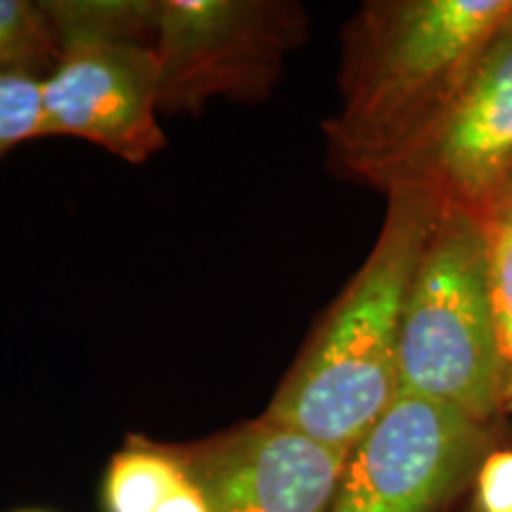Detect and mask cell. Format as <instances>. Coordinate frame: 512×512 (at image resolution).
Here are the masks:
<instances>
[{
	"instance_id": "obj_1",
	"label": "cell",
	"mask_w": 512,
	"mask_h": 512,
	"mask_svg": "<svg viewBox=\"0 0 512 512\" xmlns=\"http://www.w3.org/2000/svg\"><path fill=\"white\" fill-rule=\"evenodd\" d=\"M439 211L430 192L408 185L387 190V216L368 259L261 418L347 453L373 430L399 396L403 313Z\"/></svg>"
},
{
	"instance_id": "obj_16",
	"label": "cell",
	"mask_w": 512,
	"mask_h": 512,
	"mask_svg": "<svg viewBox=\"0 0 512 512\" xmlns=\"http://www.w3.org/2000/svg\"><path fill=\"white\" fill-rule=\"evenodd\" d=\"M503 413H512V354L505 358L503 377Z\"/></svg>"
},
{
	"instance_id": "obj_6",
	"label": "cell",
	"mask_w": 512,
	"mask_h": 512,
	"mask_svg": "<svg viewBox=\"0 0 512 512\" xmlns=\"http://www.w3.org/2000/svg\"><path fill=\"white\" fill-rule=\"evenodd\" d=\"M512 174V10L430 131L373 183L430 192L441 207L479 214Z\"/></svg>"
},
{
	"instance_id": "obj_4",
	"label": "cell",
	"mask_w": 512,
	"mask_h": 512,
	"mask_svg": "<svg viewBox=\"0 0 512 512\" xmlns=\"http://www.w3.org/2000/svg\"><path fill=\"white\" fill-rule=\"evenodd\" d=\"M306 31L302 8L273 0H159L155 50L162 112L209 100H261Z\"/></svg>"
},
{
	"instance_id": "obj_3",
	"label": "cell",
	"mask_w": 512,
	"mask_h": 512,
	"mask_svg": "<svg viewBox=\"0 0 512 512\" xmlns=\"http://www.w3.org/2000/svg\"><path fill=\"white\" fill-rule=\"evenodd\" d=\"M505 354L477 214L441 207L408 292L399 394L446 403L494 425L503 413Z\"/></svg>"
},
{
	"instance_id": "obj_19",
	"label": "cell",
	"mask_w": 512,
	"mask_h": 512,
	"mask_svg": "<svg viewBox=\"0 0 512 512\" xmlns=\"http://www.w3.org/2000/svg\"><path fill=\"white\" fill-rule=\"evenodd\" d=\"M472 512H479V510H477V508H475V510H472Z\"/></svg>"
},
{
	"instance_id": "obj_5",
	"label": "cell",
	"mask_w": 512,
	"mask_h": 512,
	"mask_svg": "<svg viewBox=\"0 0 512 512\" xmlns=\"http://www.w3.org/2000/svg\"><path fill=\"white\" fill-rule=\"evenodd\" d=\"M491 427L446 403L399 394L349 453L330 512H441L494 451Z\"/></svg>"
},
{
	"instance_id": "obj_14",
	"label": "cell",
	"mask_w": 512,
	"mask_h": 512,
	"mask_svg": "<svg viewBox=\"0 0 512 512\" xmlns=\"http://www.w3.org/2000/svg\"><path fill=\"white\" fill-rule=\"evenodd\" d=\"M479 512H512V448H494L475 477Z\"/></svg>"
},
{
	"instance_id": "obj_7",
	"label": "cell",
	"mask_w": 512,
	"mask_h": 512,
	"mask_svg": "<svg viewBox=\"0 0 512 512\" xmlns=\"http://www.w3.org/2000/svg\"><path fill=\"white\" fill-rule=\"evenodd\" d=\"M41 112V138H83L128 164H145L166 145L155 46L107 38L62 43L60 60L41 81Z\"/></svg>"
},
{
	"instance_id": "obj_18",
	"label": "cell",
	"mask_w": 512,
	"mask_h": 512,
	"mask_svg": "<svg viewBox=\"0 0 512 512\" xmlns=\"http://www.w3.org/2000/svg\"><path fill=\"white\" fill-rule=\"evenodd\" d=\"M15 512H46V510H15Z\"/></svg>"
},
{
	"instance_id": "obj_12",
	"label": "cell",
	"mask_w": 512,
	"mask_h": 512,
	"mask_svg": "<svg viewBox=\"0 0 512 512\" xmlns=\"http://www.w3.org/2000/svg\"><path fill=\"white\" fill-rule=\"evenodd\" d=\"M484 235L486 285L494 309L503 354H512V200L496 197L477 214Z\"/></svg>"
},
{
	"instance_id": "obj_8",
	"label": "cell",
	"mask_w": 512,
	"mask_h": 512,
	"mask_svg": "<svg viewBox=\"0 0 512 512\" xmlns=\"http://www.w3.org/2000/svg\"><path fill=\"white\" fill-rule=\"evenodd\" d=\"M174 451L209 512H330L349 460L266 418Z\"/></svg>"
},
{
	"instance_id": "obj_13",
	"label": "cell",
	"mask_w": 512,
	"mask_h": 512,
	"mask_svg": "<svg viewBox=\"0 0 512 512\" xmlns=\"http://www.w3.org/2000/svg\"><path fill=\"white\" fill-rule=\"evenodd\" d=\"M41 79H0V162L19 145L41 138Z\"/></svg>"
},
{
	"instance_id": "obj_9",
	"label": "cell",
	"mask_w": 512,
	"mask_h": 512,
	"mask_svg": "<svg viewBox=\"0 0 512 512\" xmlns=\"http://www.w3.org/2000/svg\"><path fill=\"white\" fill-rule=\"evenodd\" d=\"M185 479L174 444L131 434L114 453L102 484L105 512H152Z\"/></svg>"
},
{
	"instance_id": "obj_15",
	"label": "cell",
	"mask_w": 512,
	"mask_h": 512,
	"mask_svg": "<svg viewBox=\"0 0 512 512\" xmlns=\"http://www.w3.org/2000/svg\"><path fill=\"white\" fill-rule=\"evenodd\" d=\"M152 512H209L207 501H204L202 491L192 484V479L185 472V479L181 484L164 498Z\"/></svg>"
},
{
	"instance_id": "obj_17",
	"label": "cell",
	"mask_w": 512,
	"mask_h": 512,
	"mask_svg": "<svg viewBox=\"0 0 512 512\" xmlns=\"http://www.w3.org/2000/svg\"><path fill=\"white\" fill-rule=\"evenodd\" d=\"M498 197H508V200H512V174L508 178V183H505V188L501 190V195Z\"/></svg>"
},
{
	"instance_id": "obj_2",
	"label": "cell",
	"mask_w": 512,
	"mask_h": 512,
	"mask_svg": "<svg viewBox=\"0 0 512 512\" xmlns=\"http://www.w3.org/2000/svg\"><path fill=\"white\" fill-rule=\"evenodd\" d=\"M512 0H380L344 34L342 107L325 124L351 176H377L446 112Z\"/></svg>"
},
{
	"instance_id": "obj_11",
	"label": "cell",
	"mask_w": 512,
	"mask_h": 512,
	"mask_svg": "<svg viewBox=\"0 0 512 512\" xmlns=\"http://www.w3.org/2000/svg\"><path fill=\"white\" fill-rule=\"evenodd\" d=\"M62 46L46 3L0 0V79H46L60 60Z\"/></svg>"
},
{
	"instance_id": "obj_10",
	"label": "cell",
	"mask_w": 512,
	"mask_h": 512,
	"mask_svg": "<svg viewBox=\"0 0 512 512\" xmlns=\"http://www.w3.org/2000/svg\"><path fill=\"white\" fill-rule=\"evenodd\" d=\"M46 10L60 46L76 38L155 46L159 0H50Z\"/></svg>"
}]
</instances>
